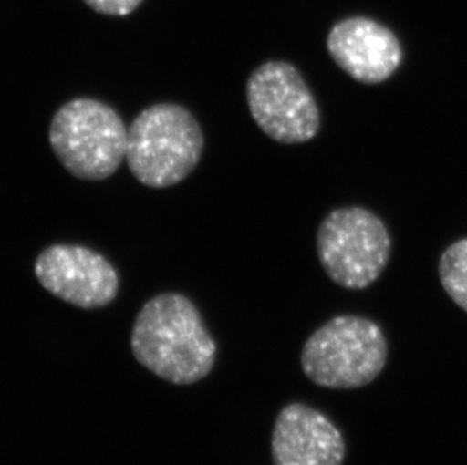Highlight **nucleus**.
Instances as JSON below:
<instances>
[{
	"mask_svg": "<svg viewBox=\"0 0 467 465\" xmlns=\"http://www.w3.org/2000/svg\"><path fill=\"white\" fill-rule=\"evenodd\" d=\"M247 103L260 130L280 144H305L321 128L315 96L289 62L268 61L257 67L248 78Z\"/></svg>",
	"mask_w": 467,
	"mask_h": 465,
	"instance_id": "obj_6",
	"label": "nucleus"
},
{
	"mask_svg": "<svg viewBox=\"0 0 467 465\" xmlns=\"http://www.w3.org/2000/svg\"><path fill=\"white\" fill-rule=\"evenodd\" d=\"M388 360L383 329L360 316H337L317 329L301 352L306 377L326 388H358L379 377Z\"/></svg>",
	"mask_w": 467,
	"mask_h": 465,
	"instance_id": "obj_4",
	"label": "nucleus"
},
{
	"mask_svg": "<svg viewBox=\"0 0 467 465\" xmlns=\"http://www.w3.org/2000/svg\"><path fill=\"white\" fill-rule=\"evenodd\" d=\"M89 8L112 17H126L142 4V0H84Z\"/></svg>",
	"mask_w": 467,
	"mask_h": 465,
	"instance_id": "obj_11",
	"label": "nucleus"
},
{
	"mask_svg": "<svg viewBox=\"0 0 467 465\" xmlns=\"http://www.w3.org/2000/svg\"><path fill=\"white\" fill-rule=\"evenodd\" d=\"M34 271L49 294L84 310L106 307L119 294L117 269L87 246H49L38 255Z\"/></svg>",
	"mask_w": 467,
	"mask_h": 465,
	"instance_id": "obj_7",
	"label": "nucleus"
},
{
	"mask_svg": "<svg viewBox=\"0 0 467 465\" xmlns=\"http://www.w3.org/2000/svg\"><path fill=\"white\" fill-rule=\"evenodd\" d=\"M317 259L336 284L363 290L381 277L392 254V237L383 220L360 206L340 207L322 220Z\"/></svg>",
	"mask_w": 467,
	"mask_h": 465,
	"instance_id": "obj_5",
	"label": "nucleus"
},
{
	"mask_svg": "<svg viewBox=\"0 0 467 465\" xmlns=\"http://www.w3.org/2000/svg\"><path fill=\"white\" fill-rule=\"evenodd\" d=\"M345 441L324 414L291 404L278 414L273 430L274 465H342Z\"/></svg>",
	"mask_w": 467,
	"mask_h": 465,
	"instance_id": "obj_9",
	"label": "nucleus"
},
{
	"mask_svg": "<svg viewBox=\"0 0 467 465\" xmlns=\"http://www.w3.org/2000/svg\"><path fill=\"white\" fill-rule=\"evenodd\" d=\"M439 278L446 294L467 313V237L443 251L439 260Z\"/></svg>",
	"mask_w": 467,
	"mask_h": 465,
	"instance_id": "obj_10",
	"label": "nucleus"
},
{
	"mask_svg": "<svg viewBox=\"0 0 467 465\" xmlns=\"http://www.w3.org/2000/svg\"><path fill=\"white\" fill-rule=\"evenodd\" d=\"M130 346L146 369L177 386L202 381L215 365V340L185 294L147 301L133 324Z\"/></svg>",
	"mask_w": 467,
	"mask_h": 465,
	"instance_id": "obj_1",
	"label": "nucleus"
},
{
	"mask_svg": "<svg viewBox=\"0 0 467 465\" xmlns=\"http://www.w3.org/2000/svg\"><path fill=\"white\" fill-rule=\"evenodd\" d=\"M49 140L71 176L105 181L126 160L128 128L114 108L85 97L67 101L55 112Z\"/></svg>",
	"mask_w": 467,
	"mask_h": 465,
	"instance_id": "obj_3",
	"label": "nucleus"
},
{
	"mask_svg": "<svg viewBox=\"0 0 467 465\" xmlns=\"http://www.w3.org/2000/svg\"><path fill=\"white\" fill-rule=\"evenodd\" d=\"M331 59L360 84H383L401 67V43L389 27L372 18L336 23L327 36Z\"/></svg>",
	"mask_w": 467,
	"mask_h": 465,
	"instance_id": "obj_8",
	"label": "nucleus"
},
{
	"mask_svg": "<svg viewBox=\"0 0 467 465\" xmlns=\"http://www.w3.org/2000/svg\"><path fill=\"white\" fill-rule=\"evenodd\" d=\"M203 149L194 115L176 103H158L141 110L128 129L126 162L141 185L165 189L194 171Z\"/></svg>",
	"mask_w": 467,
	"mask_h": 465,
	"instance_id": "obj_2",
	"label": "nucleus"
}]
</instances>
